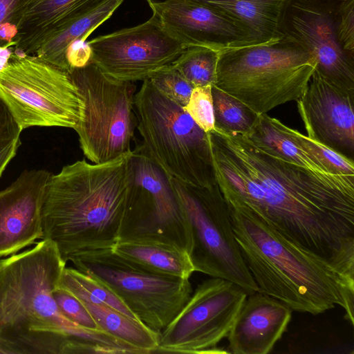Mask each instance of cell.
<instances>
[{"instance_id":"13","label":"cell","mask_w":354,"mask_h":354,"mask_svg":"<svg viewBox=\"0 0 354 354\" xmlns=\"http://www.w3.org/2000/svg\"><path fill=\"white\" fill-rule=\"evenodd\" d=\"M340 0H287L281 16V40L313 56L316 70L327 80L354 91V58L342 48L336 33Z\"/></svg>"},{"instance_id":"28","label":"cell","mask_w":354,"mask_h":354,"mask_svg":"<svg viewBox=\"0 0 354 354\" xmlns=\"http://www.w3.org/2000/svg\"><path fill=\"white\" fill-rule=\"evenodd\" d=\"M279 129L295 143L305 150L335 174L354 176V160L339 153L328 147L291 129L277 120Z\"/></svg>"},{"instance_id":"25","label":"cell","mask_w":354,"mask_h":354,"mask_svg":"<svg viewBox=\"0 0 354 354\" xmlns=\"http://www.w3.org/2000/svg\"><path fill=\"white\" fill-rule=\"evenodd\" d=\"M58 286L66 290L80 300L104 304L131 318L138 319L106 286L76 268L65 267L61 274Z\"/></svg>"},{"instance_id":"10","label":"cell","mask_w":354,"mask_h":354,"mask_svg":"<svg viewBox=\"0 0 354 354\" xmlns=\"http://www.w3.org/2000/svg\"><path fill=\"white\" fill-rule=\"evenodd\" d=\"M69 261L106 286L138 320L158 333L176 316L193 292L189 279L136 268L112 248L84 252Z\"/></svg>"},{"instance_id":"7","label":"cell","mask_w":354,"mask_h":354,"mask_svg":"<svg viewBox=\"0 0 354 354\" xmlns=\"http://www.w3.org/2000/svg\"><path fill=\"white\" fill-rule=\"evenodd\" d=\"M0 98L22 130L30 127L74 128L84 103L68 73L35 55L13 51L0 71Z\"/></svg>"},{"instance_id":"16","label":"cell","mask_w":354,"mask_h":354,"mask_svg":"<svg viewBox=\"0 0 354 354\" xmlns=\"http://www.w3.org/2000/svg\"><path fill=\"white\" fill-rule=\"evenodd\" d=\"M147 3L162 28L185 48L197 46L222 51L251 45L241 28L206 6L190 0Z\"/></svg>"},{"instance_id":"15","label":"cell","mask_w":354,"mask_h":354,"mask_svg":"<svg viewBox=\"0 0 354 354\" xmlns=\"http://www.w3.org/2000/svg\"><path fill=\"white\" fill-rule=\"evenodd\" d=\"M297 102L307 136L353 160L354 91L335 85L315 68Z\"/></svg>"},{"instance_id":"31","label":"cell","mask_w":354,"mask_h":354,"mask_svg":"<svg viewBox=\"0 0 354 354\" xmlns=\"http://www.w3.org/2000/svg\"><path fill=\"white\" fill-rule=\"evenodd\" d=\"M184 109L204 131L215 129L212 86L194 87Z\"/></svg>"},{"instance_id":"1","label":"cell","mask_w":354,"mask_h":354,"mask_svg":"<svg viewBox=\"0 0 354 354\" xmlns=\"http://www.w3.org/2000/svg\"><path fill=\"white\" fill-rule=\"evenodd\" d=\"M209 133L216 183L242 207L354 283V176L322 174L286 161L245 134Z\"/></svg>"},{"instance_id":"21","label":"cell","mask_w":354,"mask_h":354,"mask_svg":"<svg viewBox=\"0 0 354 354\" xmlns=\"http://www.w3.org/2000/svg\"><path fill=\"white\" fill-rule=\"evenodd\" d=\"M112 250L131 266L147 272L189 279L194 272L188 254L171 246L118 241Z\"/></svg>"},{"instance_id":"5","label":"cell","mask_w":354,"mask_h":354,"mask_svg":"<svg viewBox=\"0 0 354 354\" xmlns=\"http://www.w3.org/2000/svg\"><path fill=\"white\" fill-rule=\"evenodd\" d=\"M316 66L312 55L281 39L229 48L218 53L214 85L261 115L299 100Z\"/></svg>"},{"instance_id":"27","label":"cell","mask_w":354,"mask_h":354,"mask_svg":"<svg viewBox=\"0 0 354 354\" xmlns=\"http://www.w3.org/2000/svg\"><path fill=\"white\" fill-rule=\"evenodd\" d=\"M219 52L203 46H189L171 64L194 88L212 86L216 80Z\"/></svg>"},{"instance_id":"9","label":"cell","mask_w":354,"mask_h":354,"mask_svg":"<svg viewBox=\"0 0 354 354\" xmlns=\"http://www.w3.org/2000/svg\"><path fill=\"white\" fill-rule=\"evenodd\" d=\"M171 181L188 223L192 239L188 255L194 272L234 282L248 294L258 291L235 239L229 208L217 183L199 187L171 177Z\"/></svg>"},{"instance_id":"2","label":"cell","mask_w":354,"mask_h":354,"mask_svg":"<svg viewBox=\"0 0 354 354\" xmlns=\"http://www.w3.org/2000/svg\"><path fill=\"white\" fill-rule=\"evenodd\" d=\"M66 263L42 239L3 259L0 267V354L122 353L126 344L102 330H87L60 312L53 292Z\"/></svg>"},{"instance_id":"17","label":"cell","mask_w":354,"mask_h":354,"mask_svg":"<svg viewBox=\"0 0 354 354\" xmlns=\"http://www.w3.org/2000/svg\"><path fill=\"white\" fill-rule=\"evenodd\" d=\"M51 175L44 169L25 170L0 191V259L43 238L41 210Z\"/></svg>"},{"instance_id":"14","label":"cell","mask_w":354,"mask_h":354,"mask_svg":"<svg viewBox=\"0 0 354 354\" xmlns=\"http://www.w3.org/2000/svg\"><path fill=\"white\" fill-rule=\"evenodd\" d=\"M93 62L107 75L123 81L148 79L171 64L185 49L155 15L137 26L100 35L88 41Z\"/></svg>"},{"instance_id":"3","label":"cell","mask_w":354,"mask_h":354,"mask_svg":"<svg viewBox=\"0 0 354 354\" xmlns=\"http://www.w3.org/2000/svg\"><path fill=\"white\" fill-rule=\"evenodd\" d=\"M131 154L102 163L77 160L51 175L41 210L42 239L66 263L118 243L133 182Z\"/></svg>"},{"instance_id":"26","label":"cell","mask_w":354,"mask_h":354,"mask_svg":"<svg viewBox=\"0 0 354 354\" xmlns=\"http://www.w3.org/2000/svg\"><path fill=\"white\" fill-rule=\"evenodd\" d=\"M215 128L227 133L247 134L259 114L238 99L212 86Z\"/></svg>"},{"instance_id":"35","label":"cell","mask_w":354,"mask_h":354,"mask_svg":"<svg viewBox=\"0 0 354 354\" xmlns=\"http://www.w3.org/2000/svg\"><path fill=\"white\" fill-rule=\"evenodd\" d=\"M66 59L69 68L68 73L73 69L84 68L93 62V51L88 41L83 39L73 41L66 49Z\"/></svg>"},{"instance_id":"32","label":"cell","mask_w":354,"mask_h":354,"mask_svg":"<svg viewBox=\"0 0 354 354\" xmlns=\"http://www.w3.org/2000/svg\"><path fill=\"white\" fill-rule=\"evenodd\" d=\"M53 296L60 312L68 320L87 330H102L85 306L73 294L57 286Z\"/></svg>"},{"instance_id":"37","label":"cell","mask_w":354,"mask_h":354,"mask_svg":"<svg viewBox=\"0 0 354 354\" xmlns=\"http://www.w3.org/2000/svg\"><path fill=\"white\" fill-rule=\"evenodd\" d=\"M2 261H3V259H0V267L1 266Z\"/></svg>"},{"instance_id":"33","label":"cell","mask_w":354,"mask_h":354,"mask_svg":"<svg viewBox=\"0 0 354 354\" xmlns=\"http://www.w3.org/2000/svg\"><path fill=\"white\" fill-rule=\"evenodd\" d=\"M336 33L343 50L354 58V0H340L336 12Z\"/></svg>"},{"instance_id":"20","label":"cell","mask_w":354,"mask_h":354,"mask_svg":"<svg viewBox=\"0 0 354 354\" xmlns=\"http://www.w3.org/2000/svg\"><path fill=\"white\" fill-rule=\"evenodd\" d=\"M190 1L206 6L233 21L245 33L251 45L272 44L281 39L280 23L287 0Z\"/></svg>"},{"instance_id":"8","label":"cell","mask_w":354,"mask_h":354,"mask_svg":"<svg viewBox=\"0 0 354 354\" xmlns=\"http://www.w3.org/2000/svg\"><path fill=\"white\" fill-rule=\"evenodd\" d=\"M84 103L74 128L84 156L93 163L112 160L131 151L137 125L136 86L103 73L93 62L68 73Z\"/></svg>"},{"instance_id":"29","label":"cell","mask_w":354,"mask_h":354,"mask_svg":"<svg viewBox=\"0 0 354 354\" xmlns=\"http://www.w3.org/2000/svg\"><path fill=\"white\" fill-rule=\"evenodd\" d=\"M148 80L161 93L183 107L188 103L194 89L171 64L151 73Z\"/></svg>"},{"instance_id":"23","label":"cell","mask_w":354,"mask_h":354,"mask_svg":"<svg viewBox=\"0 0 354 354\" xmlns=\"http://www.w3.org/2000/svg\"><path fill=\"white\" fill-rule=\"evenodd\" d=\"M80 301L102 330L138 349L141 354L156 352L160 333L104 304Z\"/></svg>"},{"instance_id":"24","label":"cell","mask_w":354,"mask_h":354,"mask_svg":"<svg viewBox=\"0 0 354 354\" xmlns=\"http://www.w3.org/2000/svg\"><path fill=\"white\" fill-rule=\"evenodd\" d=\"M277 120L267 113L259 115L257 122L245 135L258 146L286 161L315 172L333 174L315 157L286 136L277 127Z\"/></svg>"},{"instance_id":"22","label":"cell","mask_w":354,"mask_h":354,"mask_svg":"<svg viewBox=\"0 0 354 354\" xmlns=\"http://www.w3.org/2000/svg\"><path fill=\"white\" fill-rule=\"evenodd\" d=\"M124 0H105L99 6L77 18L52 39L41 46L35 55L67 73L66 59L68 46L76 39L87 37L111 17Z\"/></svg>"},{"instance_id":"36","label":"cell","mask_w":354,"mask_h":354,"mask_svg":"<svg viewBox=\"0 0 354 354\" xmlns=\"http://www.w3.org/2000/svg\"><path fill=\"white\" fill-rule=\"evenodd\" d=\"M14 48L7 46L0 47V71L6 66Z\"/></svg>"},{"instance_id":"12","label":"cell","mask_w":354,"mask_h":354,"mask_svg":"<svg viewBox=\"0 0 354 354\" xmlns=\"http://www.w3.org/2000/svg\"><path fill=\"white\" fill-rule=\"evenodd\" d=\"M248 295L239 285L222 278L202 281L160 332L155 353H229L217 344L227 335Z\"/></svg>"},{"instance_id":"19","label":"cell","mask_w":354,"mask_h":354,"mask_svg":"<svg viewBox=\"0 0 354 354\" xmlns=\"http://www.w3.org/2000/svg\"><path fill=\"white\" fill-rule=\"evenodd\" d=\"M105 0H36L27 10L14 50L32 55L71 22Z\"/></svg>"},{"instance_id":"11","label":"cell","mask_w":354,"mask_h":354,"mask_svg":"<svg viewBox=\"0 0 354 354\" xmlns=\"http://www.w3.org/2000/svg\"><path fill=\"white\" fill-rule=\"evenodd\" d=\"M131 167L133 182L118 241L165 245L189 254L191 234L171 177L140 145L132 151Z\"/></svg>"},{"instance_id":"34","label":"cell","mask_w":354,"mask_h":354,"mask_svg":"<svg viewBox=\"0 0 354 354\" xmlns=\"http://www.w3.org/2000/svg\"><path fill=\"white\" fill-rule=\"evenodd\" d=\"M36 0H0V25L11 23L19 28L25 12ZM3 46L0 43V47Z\"/></svg>"},{"instance_id":"4","label":"cell","mask_w":354,"mask_h":354,"mask_svg":"<svg viewBox=\"0 0 354 354\" xmlns=\"http://www.w3.org/2000/svg\"><path fill=\"white\" fill-rule=\"evenodd\" d=\"M227 206L235 239L258 292L295 311L313 315L340 306L353 325L354 283L248 209Z\"/></svg>"},{"instance_id":"30","label":"cell","mask_w":354,"mask_h":354,"mask_svg":"<svg viewBox=\"0 0 354 354\" xmlns=\"http://www.w3.org/2000/svg\"><path fill=\"white\" fill-rule=\"evenodd\" d=\"M21 128L0 98V177L21 145Z\"/></svg>"},{"instance_id":"6","label":"cell","mask_w":354,"mask_h":354,"mask_svg":"<svg viewBox=\"0 0 354 354\" xmlns=\"http://www.w3.org/2000/svg\"><path fill=\"white\" fill-rule=\"evenodd\" d=\"M140 147L170 177L199 187L216 184L209 133L148 80L134 99Z\"/></svg>"},{"instance_id":"18","label":"cell","mask_w":354,"mask_h":354,"mask_svg":"<svg viewBox=\"0 0 354 354\" xmlns=\"http://www.w3.org/2000/svg\"><path fill=\"white\" fill-rule=\"evenodd\" d=\"M248 295L227 335L229 352L267 354L286 330L292 310L266 294Z\"/></svg>"}]
</instances>
